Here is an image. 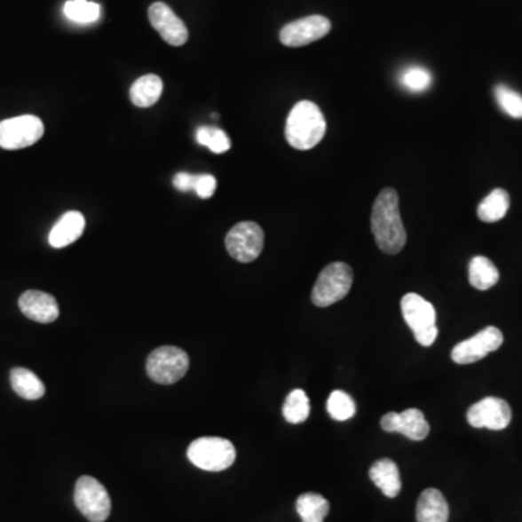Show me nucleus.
<instances>
[{
	"mask_svg": "<svg viewBox=\"0 0 522 522\" xmlns=\"http://www.w3.org/2000/svg\"><path fill=\"white\" fill-rule=\"evenodd\" d=\"M356 402L343 391H334L327 402V411L336 421H347L356 414Z\"/></svg>",
	"mask_w": 522,
	"mask_h": 522,
	"instance_id": "a878e982",
	"label": "nucleus"
},
{
	"mask_svg": "<svg viewBox=\"0 0 522 522\" xmlns=\"http://www.w3.org/2000/svg\"><path fill=\"white\" fill-rule=\"evenodd\" d=\"M503 343L501 329L487 327L469 340L462 341L451 352V359L457 364H471L482 360L489 352L498 350Z\"/></svg>",
	"mask_w": 522,
	"mask_h": 522,
	"instance_id": "9d476101",
	"label": "nucleus"
},
{
	"mask_svg": "<svg viewBox=\"0 0 522 522\" xmlns=\"http://www.w3.org/2000/svg\"><path fill=\"white\" fill-rule=\"evenodd\" d=\"M75 503L91 522H105L111 515V496L107 487L91 476H82L75 482Z\"/></svg>",
	"mask_w": 522,
	"mask_h": 522,
	"instance_id": "0eeeda50",
	"label": "nucleus"
},
{
	"mask_svg": "<svg viewBox=\"0 0 522 522\" xmlns=\"http://www.w3.org/2000/svg\"><path fill=\"white\" fill-rule=\"evenodd\" d=\"M196 141L208 146L215 154H224L231 148V141L224 130L217 127H201L196 130Z\"/></svg>",
	"mask_w": 522,
	"mask_h": 522,
	"instance_id": "bb28decb",
	"label": "nucleus"
},
{
	"mask_svg": "<svg viewBox=\"0 0 522 522\" xmlns=\"http://www.w3.org/2000/svg\"><path fill=\"white\" fill-rule=\"evenodd\" d=\"M373 237L384 254H398L407 242V231L400 218L399 196L395 189H384L373 205Z\"/></svg>",
	"mask_w": 522,
	"mask_h": 522,
	"instance_id": "f257e3e1",
	"label": "nucleus"
},
{
	"mask_svg": "<svg viewBox=\"0 0 522 522\" xmlns=\"http://www.w3.org/2000/svg\"><path fill=\"white\" fill-rule=\"evenodd\" d=\"M196 174H190V173H178L176 174V178H174L173 185L176 189L180 190V192H190V190H194V185H196Z\"/></svg>",
	"mask_w": 522,
	"mask_h": 522,
	"instance_id": "7c9ffc66",
	"label": "nucleus"
},
{
	"mask_svg": "<svg viewBox=\"0 0 522 522\" xmlns=\"http://www.w3.org/2000/svg\"><path fill=\"white\" fill-rule=\"evenodd\" d=\"M368 476L372 482L384 492V496L388 498H396L402 489V480H400L399 469L396 466L395 462L391 459H380L376 463L370 467Z\"/></svg>",
	"mask_w": 522,
	"mask_h": 522,
	"instance_id": "a211bd4d",
	"label": "nucleus"
},
{
	"mask_svg": "<svg viewBox=\"0 0 522 522\" xmlns=\"http://www.w3.org/2000/svg\"><path fill=\"white\" fill-rule=\"evenodd\" d=\"M494 99L508 116L522 119V96L507 84L494 86Z\"/></svg>",
	"mask_w": 522,
	"mask_h": 522,
	"instance_id": "cd10ccee",
	"label": "nucleus"
},
{
	"mask_svg": "<svg viewBox=\"0 0 522 522\" xmlns=\"http://www.w3.org/2000/svg\"><path fill=\"white\" fill-rule=\"evenodd\" d=\"M235 447L221 437H202L194 439L187 448L190 463L206 471H226L235 462Z\"/></svg>",
	"mask_w": 522,
	"mask_h": 522,
	"instance_id": "20e7f679",
	"label": "nucleus"
},
{
	"mask_svg": "<svg viewBox=\"0 0 522 522\" xmlns=\"http://www.w3.org/2000/svg\"><path fill=\"white\" fill-rule=\"evenodd\" d=\"M380 425L384 431L399 432L412 441H421L430 434V423L425 420L423 412L415 407H409L400 414L389 412L382 416Z\"/></svg>",
	"mask_w": 522,
	"mask_h": 522,
	"instance_id": "4468645a",
	"label": "nucleus"
},
{
	"mask_svg": "<svg viewBox=\"0 0 522 522\" xmlns=\"http://www.w3.org/2000/svg\"><path fill=\"white\" fill-rule=\"evenodd\" d=\"M148 18L155 31L159 32L162 40L173 47L185 45L189 40L186 25L173 12L170 6L162 2H155L148 9Z\"/></svg>",
	"mask_w": 522,
	"mask_h": 522,
	"instance_id": "ddd939ff",
	"label": "nucleus"
},
{
	"mask_svg": "<svg viewBox=\"0 0 522 522\" xmlns=\"http://www.w3.org/2000/svg\"><path fill=\"white\" fill-rule=\"evenodd\" d=\"M400 309L418 344L423 347L434 344L439 336L434 306L418 293H407L400 301Z\"/></svg>",
	"mask_w": 522,
	"mask_h": 522,
	"instance_id": "7ed1b4c3",
	"label": "nucleus"
},
{
	"mask_svg": "<svg viewBox=\"0 0 522 522\" xmlns=\"http://www.w3.org/2000/svg\"><path fill=\"white\" fill-rule=\"evenodd\" d=\"M189 370V356L182 348L173 345L155 348L146 359V375L155 384H173Z\"/></svg>",
	"mask_w": 522,
	"mask_h": 522,
	"instance_id": "423d86ee",
	"label": "nucleus"
},
{
	"mask_svg": "<svg viewBox=\"0 0 522 522\" xmlns=\"http://www.w3.org/2000/svg\"><path fill=\"white\" fill-rule=\"evenodd\" d=\"M469 281L475 289H491L499 281V270L489 258L476 256L469 265Z\"/></svg>",
	"mask_w": 522,
	"mask_h": 522,
	"instance_id": "4be33fe9",
	"label": "nucleus"
},
{
	"mask_svg": "<svg viewBox=\"0 0 522 522\" xmlns=\"http://www.w3.org/2000/svg\"><path fill=\"white\" fill-rule=\"evenodd\" d=\"M64 15L75 24H93L100 18V6L89 0H68L64 4Z\"/></svg>",
	"mask_w": 522,
	"mask_h": 522,
	"instance_id": "393cba45",
	"label": "nucleus"
},
{
	"mask_svg": "<svg viewBox=\"0 0 522 522\" xmlns=\"http://www.w3.org/2000/svg\"><path fill=\"white\" fill-rule=\"evenodd\" d=\"M84 226H86V221L83 215L77 210H70L59 218V221L52 226L51 233L48 235L50 246L54 249L70 246L83 235Z\"/></svg>",
	"mask_w": 522,
	"mask_h": 522,
	"instance_id": "dca6fc26",
	"label": "nucleus"
},
{
	"mask_svg": "<svg viewBox=\"0 0 522 522\" xmlns=\"http://www.w3.org/2000/svg\"><path fill=\"white\" fill-rule=\"evenodd\" d=\"M225 247L231 257L240 263H251L263 251L265 233L256 222H240L226 233Z\"/></svg>",
	"mask_w": 522,
	"mask_h": 522,
	"instance_id": "6e6552de",
	"label": "nucleus"
},
{
	"mask_svg": "<svg viewBox=\"0 0 522 522\" xmlns=\"http://www.w3.org/2000/svg\"><path fill=\"white\" fill-rule=\"evenodd\" d=\"M510 194L505 189H494L478 206V217L480 221L498 222L507 215L510 210Z\"/></svg>",
	"mask_w": 522,
	"mask_h": 522,
	"instance_id": "412c9836",
	"label": "nucleus"
},
{
	"mask_svg": "<svg viewBox=\"0 0 522 522\" xmlns=\"http://www.w3.org/2000/svg\"><path fill=\"white\" fill-rule=\"evenodd\" d=\"M43 135V121L34 115L16 116L0 123V146L4 150H22L34 146Z\"/></svg>",
	"mask_w": 522,
	"mask_h": 522,
	"instance_id": "1a4fd4ad",
	"label": "nucleus"
},
{
	"mask_svg": "<svg viewBox=\"0 0 522 522\" xmlns=\"http://www.w3.org/2000/svg\"><path fill=\"white\" fill-rule=\"evenodd\" d=\"M329 31L331 22L328 18L320 15L306 16L285 25L281 31V41L286 47H304L328 36Z\"/></svg>",
	"mask_w": 522,
	"mask_h": 522,
	"instance_id": "f8f14e48",
	"label": "nucleus"
},
{
	"mask_svg": "<svg viewBox=\"0 0 522 522\" xmlns=\"http://www.w3.org/2000/svg\"><path fill=\"white\" fill-rule=\"evenodd\" d=\"M11 384L16 395L24 399H41L45 395L43 380L28 368H15L11 370Z\"/></svg>",
	"mask_w": 522,
	"mask_h": 522,
	"instance_id": "6ab92c4d",
	"label": "nucleus"
},
{
	"mask_svg": "<svg viewBox=\"0 0 522 522\" xmlns=\"http://www.w3.org/2000/svg\"><path fill=\"white\" fill-rule=\"evenodd\" d=\"M399 82L412 93H421L431 87L432 75L427 68L414 66V67L405 68L404 73L400 75Z\"/></svg>",
	"mask_w": 522,
	"mask_h": 522,
	"instance_id": "c85d7f7f",
	"label": "nucleus"
},
{
	"mask_svg": "<svg viewBox=\"0 0 522 522\" xmlns=\"http://www.w3.org/2000/svg\"><path fill=\"white\" fill-rule=\"evenodd\" d=\"M327 132L324 114L317 103L301 100L293 107L286 121V141L297 150H311Z\"/></svg>",
	"mask_w": 522,
	"mask_h": 522,
	"instance_id": "f03ea898",
	"label": "nucleus"
},
{
	"mask_svg": "<svg viewBox=\"0 0 522 522\" xmlns=\"http://www.w3.org/2000/svg\"><path fill=\"white\" fill-rule=\"evenodd\" d=\"M162 93V80L159 75H143L138 80H135V83L130 87V102L134 103L135 107H150L157 103Z\"/></svg>",
	"mask_w": 522,
	"mask_h": 522,
	"instance_id": "aec40b11",
	"label": "nucleus"
},
{
	"mask_svg": "<svg viewBox=\"0 0 522 522\" xmlns=\"http://www.w3.org/2000/svg\"><path fill=\"white\" fill-rule=\"evenodd\" d=\"M512 420V411L507 400L489 396L471 405L467 411V421L471 427L487 428L494 431L505 430Z\"/></svg>",
	"mask_w": 522,
	"mask_h": 522,
	"instance_id": "9b49d317",
	"label": "nucleus"
},
{
	"mask_svg": "<svg viewBox=\"0 0 522 522\" xmlns=\"http://www.w3.org/2000/svg\"><path fill=\"white\" fill-rule=\"evenodd\" d=\"M18 304L25 317L40 324H51L59 315L56 297L41 290H27Z\"/></svg>",
	"mask_w": 522,
	"mask_h": 522,
	"instance_id": "2eb2a0df",
	"label": "nucleus"
},
{
	"mask_svg": "<svg viewBox=\"0 0 522 522\" xmlns=\"http://www.w3.org/2000/svg\"><path fill=\"white\" fill-rule=\"evenodd\" d=\"M352 270L345 263L325 265L313 286L312 302L320 308H327L347 297L352 289Z\"/></svg>",
	"mask_w": 522,
	"mask_h": 522,
	"instance_id": "39448f33",
	"label": "nucleus"
},
{
	"mask_svg": "<svg viewBox=\"0 0 522 522\" xmlns=\"http://www.w3.org/2000/svg\"><path fill=\"white\" fill-rule=\"evenodd\" d=\"M311 412L309 398L302 389L290 392L283 405V416L290 423H301L308 420Z\"/></svg>",
	"mask_w": 522,
	"mask_h": 522,
	"instance_id": "b1692460",
	"label": "nucleus"
},
{
	"mask_svg": "<svg viewBox=\"0 0 522 522\" xmlns=\"http://www.w3.org/2000/svg\"><path fill=\"white\" fill-rule=\"evenodd\" d=\"M217 190V178L210 174H198L194 192L198 194L199 198L210 199Z\"/></svg>",
	"mask_w": 522,
	"mask_h": 522,
	"instance_id": "c756f323",
	"label": "nucleus"
},
{
	"mask_svg": "<svg viewBox=\"0 0 522 522\" xmlns=\"http://www.w3.org/2000/svg\"><path fill=\"white\" fill-rule=\"evenodd\" d=\"M297 510L302 522H324L329 512V502L320 494H304L297 498Z\"/></svg>",
	"mask_w": 522,
	"mask_h": 522,
	"instance_id": "5701e85b",
	"label": "nucleus"
},
{
	"mask_svg": "<svg viewBox=\"0 0 522 522\" xmlns=\"http://www.w3.org/2000/svg\"><path fill=\"white\" fill-rule=\"evenodd\" d=\"M448 503L437 489H425L416 503V522H448Z\"/></svg>",
	"mask_w": 522,
	"mask_h": 522,
	"instance_id": "f3484780",
	"label": "nucleus"
}]
</instances>
